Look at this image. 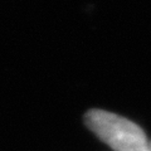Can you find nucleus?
<instances>
[{
    "instance_id": "1",
    "label": "nucleus",
    "mask_w": 151,
    "mask_h": 151,
    "mask_svg": "<svg viewBox=\"0 0 151 151\" xmlns=\"http://www.w3.org/2000/svg\"><path fill=\"white\" fill-rule=\"evenodd\" d=\"M84 122L101 141L115 151H149V141L135 122L105 110H89Z\"/></svg>"
},
{
    "instance_id": "2",
    "label": "nucleus",
    "mask_w": 151,
    "mask_h": 151,
    "mask_svg": "<svg viewBox=\"0 0 151 151\" xmlns=\"http://www.w3.org/2000/svg\"><path fill=\"white\" fill-rule=\"evenodd\" d=\"M149 151H151V142H149Z\"/></svg>"
}]
</instances>
